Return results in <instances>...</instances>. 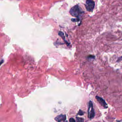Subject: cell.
<instances>
[{
    "instance_id": "7a4b0ae2",
    "label": "cell",
    "mask_w": 122,
    "mask_h": 122,
    "mask_svg": "<svg viewBox=\"0 0 122 122\" xmlns=\"http://www.w3.org/2000/svg\"><path fill=\"white\" fill-rule=\"evenodd\" d=\"M95 3L93 0H87L85 4V7L87 11L92 12L95 7Z\"/></svg>"
},
{
    "instance_id": "52a82bcc",
    "label": "cell",
    "mask_w": 122,
    "mask_h": 122,
    "mask_svg": "<svg viewBox=\"0 0 122 122\" xmlns=\"http://www.w3.org/2000/svg\"><path fill=\"white\" fill-rule=\"evenodd\" d=\"M83 114H84V113L81 110H80L78 113V115H82Z\"/></svg>"
},
{
    "instance_id": "8992f818",
    "label": "cell",
    "mask_w": 122,
    "mask_h": 122,
    "mask_svg": "<svg viewBox=\"0 0 122 122\" xmlns=\"http://www.w3.org/2000/svg\"><path fill=\"white\" fill-rule=\"evenodd\" d=\"M76 120L78 122H83L84 121V119L82 118H76Z\"/></svg>"
},
{
    "instance_id": "ba28073f",
    "label": "cell",
    "mask_w": 122,
    "mask_h": 122,
    "mask_svg": "<svg viewBox=\"0 0 122 122\" xmlns=\"http://www.w3.org/2000/svg\"><path fill=\"white\" fill-rule=\"evenodd\" d=\"M69 121V122H76L75 119L73 118H70Z\"/></svg>"
},
{
    "instance_id": "9c48e42d",
    "label": "cell",
    "mask_w": 122,
    "mask_h": 122,
    "mask_svg": "<svg viewBox=\"0 0 122 122\" xmlns=\"http://www.w3.org/2000/svg\"><path fill=\"white\" fill-rule=\"evenodd\" d=\"M88 58L89 59H94L95 58V56H92V55H89L88 57Z\"/></svg>"
},
{
    "instance_id": "5b68a950",
    "label": "cell",
    "mask_w": 122,
    "mask_h": 122,
    "mask_svg": "<svg viewBox=\"0 0 122 122\" xmlns=\"http://www.w3.org/2000/svg\"><path fill=\"white\" fill-rule=\"evenodd\" d=\"M54 119L57 122H61L65 120L66 119V115L61 114L57 116Z\"/></svg>"
},
{
    "instance_id": "277c9868",
    "label": "cell",
    "mask_w": 122,
    "mask_h": 122,
    "mask_svg": "<svg viewBox=\"0 0 122 122\" xmlns=\"http://www.w3.org/2000/svg\"><path fill=\"white\" fill-rule=\"evenodd\" d=\"M96 98L97 101L99 102V103L102 106H103L104 108L106 109L108 108L107 104L106 103V102L102 98L98 96H96Z\"/></svg>"
},
{
    "instance_id": "30bf717a",
    "label": "cell",
    "mask_w": 122,
    "mask_h": 122,
    "mask_svg": "<svg viewBox=\"0 0 122 122\" xmlns=\"http://www.w3.org/2000/svg\"><path fill=\"white\" fill-rule=\"evenodd\" d=\"M68 122V121H65V122Z\"/></svg>"
},
{
    "instance_id": "6da1fadb",
    "label": "cell",
    "mask_w": 122,
    "mask_h": 122,
    "mask_svg": "<svg viewBox=\"0 0 122 122\" xmlns=\"http://www.w3.org/2000/svg\"><path fill=\"white\" fill-rule=\"evenodd\" d=\"M69 13L71 15L74 17H78L80 14H82V12L78 5H75L71 8Z\"/></svg>"
},
{
    "instance_id": "3957f363",
    "label": "cell",
    "mask_w": 122,
    "mask_h": 122,
    "mask_svg": "<svg viewBox=\"0 0 122 122\" xmlns=\"http://www.w3.org/2000/svg\"><path fill=\"white\" fill-rule=\"evenodd\" d=\"M88 115L89 118L90 119H92L94 117L95 113L93 108V104L92 102L90 101L89 103V109H88Z\"/></svg>"
}]
</instances>
